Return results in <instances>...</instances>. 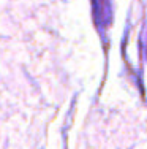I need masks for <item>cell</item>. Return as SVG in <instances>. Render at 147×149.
<instances>
[{
  "mask_svg": "<svg viewBox=\"0 0 147 149\" xmlns=\"http://www.w3.org/2000/svg\"><path fill=\"white\" fill-rule=\"evenodd\" d=\"M93 21L101 32H104L111 26L112 21V3L111 0H92Z\"/></svg>",
  "mask_w": 147,
  "mask_h": 149,
  "instance_id": "6da1fadb",
  "label": "cell"
},
{
  "mask_svg": "<svg viewBox=\"0 0 147 149\" xmlns=\"http://www.w3.org/2000/svg\"><path fill=\"white\" fill-rule=\"evenodd\" d=\"M146 49H147V45H146Z\"/></svg>",
  "mask_w": 147,
  "mask_h": 149,
  "instance_id": "7a4b0ae2",
  "label": "cell"
}]
</instances>
